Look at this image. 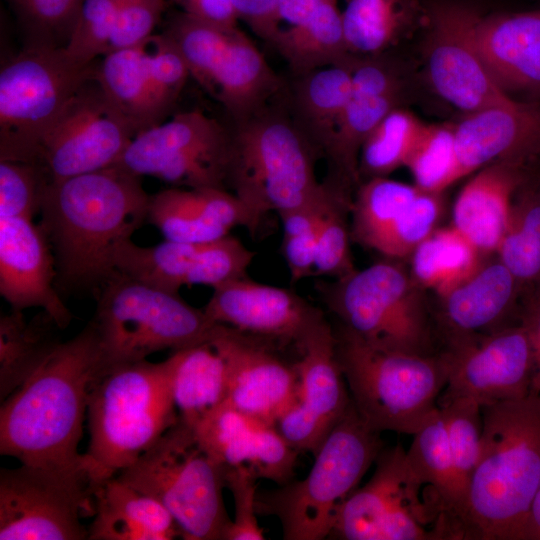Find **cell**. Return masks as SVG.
<instances>
[{
	"mask_svg": "<svg viewBox=\"0 0 540 540\" xmlns=\"http://www.w3.org/2000/svg\"><path fill=\"white\" fill-rule=\"evenodd\" d=\"M121 0H82L64 49L75 62L91 65L109 50Z\"/></svg>",
	"mask_w": 540,
	"mask_h": 540,
	"instance_id": "cell-48",
	"label": "cell"
},
{
	"mask_svg": "<svg viewBox=\"0 0 540 540\" xmlns=\"http://www.w3.org/2000/svg\"><path fill=\"white\" fill-rule=\"evenodd\" d=\"M428 12L419 0H348L342 20L349 53L365 57L391 51L426 27Z\"/></svg>",
	"mask_w": 540,
	"mask_h": 540,
	"instance_id": "cell-33",
	"label": "cell"
},
{
	"mask_svg": "<svg viewBox=\"0 0 540 540\" xmlns=\"http://www.w3.org/2000/svg\"><path fill=\"white\" fill-rule=\"evenodd\" d=\"M296 404L275 427L297 452L317 453L351 404L350 392L335 353L333 327L325 320L304 340Z\"/></svg>",
	"mask_w": 540,
	"mask_h": 540,
	"instance_id": "cell-20",
	"label": "cell"
},
{
	"mask_svg": "<svg viewBox=\"0 0 540 540\" xmlns=\"http://www.w3.org/2000/svg\"><path fill=\"white\" fill-rule=\"evenodd\" d=\"M521 285L499 260L482 266L441 298L444 337L497 330L513 309Z\"/></svg>",
	"mask_w": 540,
	"mask_h": 540,
	"instance_id": "cell-29",
	"label": "cell"
},
{
	"mask_svg": "<svg viewBox=\"0 0 540 540\" xmlns=\"http://www.w3.org/2000/svg\"><path fill=\"white\" fill-rule=\"evenodd\" d=\"M94 514L85 473L21 464L0 471L1 540H83L80 518Z\"/></svg>",
	"mask_w": 540,
	"mask_h": 540,
	"instance_id": "cell-15",
	"label": "cell"
},
{
	"mask_svg": "<svg viewBox=\"0 0 540 540\" xmlns=\"http://www.w3.org/2000/svg\"><path fill=\"white\" fill-rule=\"evenodd\" d=\"M134 136L94 73L46 134L37 164L49 181L108 168L118 162Z\"/></svg>",
	"mask_w": 540,
	"mask_h": 540,
	"instance_id": "cell-17",
	"label": "cell"
},
{
	"mask_svg": "<svg viewBox=\"0 0 540 540\" xmlns=\"http://www.w3.org/2000/svg\"><path fill=\"white\" fill-rule=\"evenodd\" d=\"M425 123L404 107L392 110L364 141L358 162L360 182L388 177L405 165Z\"/></svg>",
	"mask_w": 540,
	"mask_h": 540,
	"instance_id": "cell-42",
	"label": "cell"
},
{
	"mask_svg": "<svg viewBox=\"0 0 540 540\" xmlns=\"http://www.w3.org/2000/svg\"><path fill=\"white\" fill-rule=\"evenodd\" d=\"M419 191L415 185L388 177H375L360 182L351 204V240L379 253L402 213Z\"/></svg>",
	"mask_w": 540,
	"mask_h": 540,
	"instance_id": "cell-39",
	"label": "cell"
},
{
	"mask_svg": "<svg viewBox=\"0 0 540 540\" xmlns=\"http://www.w3.org/2000/svg\"><path fill=\"white\" fill-rule=\"evenodd\" d=\"M521 323L530 338L535 359V371L530 392L540 396V292L527 301Z\"/></svg>",
	"mask_w": 540,
	"mask_h": 540,
	"instance_id": "cell-56",
	"label": "cell"
},
{
	"mask_svg": "<svg viewBox=\"0 0 540 540\" xmlns=\"http://www.w3.org/2000/svg\"><path fill=\"white\" fill-rule=\"evenodd\" d=\"M182 10L195 18L208 19L217 14L226 0H173Z\"/></svg>",
	"mask_w": 540,
	"mask_h": 540,
	"instance_id": "cell-58",
	"label": "cell"
},
{
	"mask_svg": "<svg viewBox=\"0 0 540 540\" xmlns=\"http://www.w3.org/2000/svg\"><path fill=\"white\" fill-rule=\"evenodd\" d=\"M203 310L213 323L278 346L292 344L297 350L327 320L323 311L295 291L259 283L248 276L214 288Z\"/></svg>",
	"mask_w": 540,
	"mask_h": 540,
	"instance_id": "cell-22",
	"label": "cell"
},
{
	"mask_svg": "<svg viewBox=\"0 0 540 540\" xmlns=\"http://www.w3.org/2000/svg\"><path fill=\"white\" fill-rule=\"evenodd\" d=\"M321 192L304 205L280 215L282 251L293 282L313 276L314 261L324 212L338 184L323 180Z\"/></svg>",
	"mask_w": 540,
	"mask_h": 540,
	"instance_id": "cell-45",
	"label": "cell"
},
{
	"mask_svg": "<svg viewBox=\"0 0 540 540\" xmlns=\"http://www.w3.org/2000/svg\"><path fill=\"white\" fill-rule=\"evenodd\" d=\"M90 540H171L181 536L169 511L116 476L96 488Z\"/></svg>",
	"mask_w": 540,
	"mask_h": 540,
	"instance_id": "cell-31",
	"label": "cell"
},
{
	"mask_svg": "<svg viewBox=\"0 0 540 540\" xmlns=\"http://www.w3.org/2000/svg\"><path fill=\"white\" fill-rule=\"evenodd\" d=\"M226 467L180 418L116 477L162 504L185 540H222L232 521L223 501Z\"/></svg>",
	"mask_w": 540,
	"mask_h": 540,
	"instance_id": "cell-8",
	"label": "cell"
},
{
	"mask_svg": "<svg viewBox=\"0 0 540 540\" xmlns=\"http://www.w3.org/2000/svg\"><path fill=\"white\" fill-rule=\"evenodd\" d=\"M97 61L79 64L64 47L24 46L1 65L0 160L37 163L43 139Z\"/></svg>",
	"mask_w": 540,
	"mask_h": 540,
	"instance_id": "cell-12",
	"label": "cell"
},
{
	"mask_svg": "<svg viewBox=\"0 0 540 540\" xmlns=\"http://www.w3.org/2000/svg\"><path fill=\"white\" fill-rule=\"evenodd\" d=\"M175 355L99 371L88 392L89 446L84 466L92 491L133 464L179 419L172 394Z\"/></svg>",
	"mask_w": 540,
	"mask_h": 540,
	"instance_id": "cell-4",
	"label": "cell"
},
{
	"mask_svg": "<svg viewBox=\"0 0 540 540\" xmlns=\"http://www.w3.org/2000/svg\"><path fill=\"white\" fill-rule=\"evenodd\" d=\"M415 186L424 192L442 193L461 179L455 143V124H427L404 165Z\"/></svg>",
	"mask_w": 540,
	"mask_h": 540,
	"instance_id": "cell-44",
	"label": "cell"
},
{
	"mask_svg": "<svg viewBox=\"0 0 540 540\" xmlns=\"http://www.w3.org/2000/svg\"><path fill=\"white\" fill-rule=\"evenodd\" d=\"M406 92L403 67L390 51L355 58L351 95L325 156V178L354 193L360 183L358 162L364 141L386 115L403 107Z\"/></svg>",
	"mask_w": 540,
	"mask_h": 540,
	"instance_id": "cell-21",
	"label": "cell"
},
{
	"mask_svg": "<svg viewBox=\"0 0 540 540\" xmlns=\"http://www.w3.org/2000/svg\"><path fill=\"white\" fill-rule=\"evenodd\" d=\"M141 177L114 165L48 181L41 222L64 292H97L115 273L114 253L148 218Z\"/></svg>",
	"mask_w": 540,
	"mask_h": 540,
	"instance_id": "cell-1",
	"label": "cell"
},
{
	"mask_svg": "<svg viewBox=\"0 0 540 540\" xmlns=\"http://www.w3.org/2000/svg\"><path fill=\"white\" fill-rule=\"evenodd\" d=\"M330 0H279L277 17L282 27L286 22L287 27H295L306 23ZM286 28V27H284Z\"/></svg>",
	"mask_w": 540,
	"mask_h": 540,
	"instance_id": "cell-57",
	"label": "cell"
},
{
	"mask_svg": "<svg viewBox=\"0 0 540 540\" xmlns=\"http://www.w3.org/2000/svg\"><path fill=\"white\" fill-rule=\"evenodd\" d=\"M175 365L172 394L179 418L193 427L227 400V377L223 358L205 341L172 352Z\"/></svg>",
	"mask_w": 540,
	"mask_h": 540,
	"instance_id": "cell-34",
	"label": "cell"
},
{
	"mask_svg": "<svg viewBox=\"0 0 540 540\" xmlns=\"http://www.w3.org/2000/svg\"><path fill=\"white\" fill-rule=\"evenodd\" d=\"M461 178L501 160L528 165L540 156V104L510 98L455 123Z\"/></svg>",
	"mask_w": 540,
	"mask_h": 540,
	"instance_id": "cell-25",
	"label": "cell"
},
{
	"mask_svg": "<svg viewBox=\"0 0 540 540\" xmlns=\"http://www.w3.org/2000/svg\"><path fill=\"white\" fill-rule=\"evenodd\" d=\"M162 33L179 49L190 76L232 123L249 118L286 90L287 83L238 26L209 24L180 11Z\"/></svg>",
	"mask_w": 540,
	"mask_h": 540,
	"instance_id": "cell-11",
	"label": "cell"
},
{
	"mask_svg": "<svg viewBox=\"0 0 540 540\" xmlns=\"http://www.w3.org/2000/svg\"><path fill=\"white\" fill-rule=\"evenodd\" d=\"M257 478L244 467H226L225 485L234 499L235 517L222 540H263L256 512Z\"/></svg>",
	"mask_w": 540,
	"mask_h": 540,
	"instance_id": "cell-53",
	"label": "cell"
},
{
	"mask_svg": "<svg viewBox=\"0 0 540 540\" xmlns=\"http://www.w3.org/2000/svg\"><path fill=\"white\" fill-rule=\"evenodd\" d=\"M192 428L203 449L220 465L244 467L257 479L278 485L293 479L299 452L287 443L275 426L224 402Z\"/></svg>",
	"mask_w": 540,
	"mask_h": 540,
	"instance_id": "cell-24",
	"label": "cell"
},
{
	"mask_svg": "<svg viewBox=\"0 0 540 540\" xmlns=\"http://www.w3.org/2000/svg\"><path fill=\"white\" fill-rule=\"evenodd\" d=\"M444 338L446 346L439 354L447 369V385L438 406L459 398L485 406L530 393L535 359L522 323Z\"/></svg>",
	"mask_w": 540,
	"mask_h": 540,
	"instance_id": "cell-16",
	"label": "cell"
},
{
	"mask_svg": "<svg viewBox=\"0 0 540 540\" xmlns=\"http://www.w3.org/2000/svg\"><path fill=\"white\" fill-rule=\"evenodd\" d=\"M255 253L238 238L225 235L202 243L187 276V285L202 284L213 289L247 276Z\"/></svg>",
	"mask_w": 540,
	"mask_h": 540,
	"instance_id": "cell-49",
	"label": "cell"
},
{
	"mask_svg": "<svg viewBox=\"0 0 540 540\" xmlns=\"http://www.w3.org/2000/svg\"><path fill=\"white\" fill-rule=\"evenodd\" d=\"M287 62L292 76L350 62L342 12L330 0L306 23L282 28L271 43Z\"/></svg>",
	"mask_w": 540,
	"mask_h": 540,
	"instance_id": "cell-35",
	"label": "cell"
},
{
	"mask_svg": "<svg viewBox=\"0 0 540 540\" xmlns=\"http://www.w3.org/2000/svg\"><path fill=\"white\" fill-rule=\"evenodd\" d=\"M441 194L420 190L402 213L379 254L390 260L410 257L435 230L443 208Z\"/></svg>",
	"mask_w": 540,
	"mask_h": 540,
	"instance_id": "cell-51",
	"label": "cell"
},
{
	"mask_svg": "<svg viewBox=\"0 0 540 540\" xmlns=\"http://www.w3.org/2000/svg\"><path fill=\"white\" fill-rule=\"evenodd\" d=\"M439 407L446 423L455 476L456 509L450 526L452 540H454L455 526L479 460L483 426L482 411L477 402L464 398L451 400Z\"/></svg>",
	"mask_w": 540,
	"mask_h": 540,
	"instance_id": "cell-43",
	"label": "cell"
},
{
	"mask_svg": "<svg viewBox=\"0 0 540 540\" xmlns=\"http://www.w3.org/2000/svg\"><path fill=\"white\" fill-rule=\"evenodd\" d=\"M354 59L293 75V80L287 84L286 100L290 115L324 158L351 95Z\"/></svg>",
	"mask_w": 540,
	"mask_h": 540,
	"instance_id": "cell-30",
	"label": "cell"
},
{
	"mask_svg": "<svg viewBox=\"0 0 540 540\" xmlns=\"http://www.w3.org/2000/svg\"><path fill=\"white\" fill-rule=\"evenodd\" d=\"M527 165L501 160L481 169L463 186L453 206V226L483 254L496 252L505 234L515 192Z\"/></svg>",
	"mask_w": 540,
	"mask_h": 540,
	"instance_id": "cell-28",
	"label": "cell"
},
{
	"mask_svg": "<svg viewBox=\"0 0 540 540\" xmlns=\"http://www.w3.org/2000/svg\"><path fill=\"white\" fill-rule=\"evenodd\" d=\"M333 330L336 358L360 418L378 433L413 435L447 385L440 354L380 348L340 324Z\"/></svg>",
	"mask_w": 540,
	"mask_h": 540,
	"instance_id": "cell-6",
	"label": "cell"
},
{
	"mask_svg": "<svg viewBox=\"0 0 540 540\" xmlns=\"http://www.w3.org/2000/svg\"><path fill=\"white\" fill-rule=\"evenodd\" d=\"M146 42L108 52L97 61L95 71L105 95L135 136L164 122L170 115L149 75Z\"/></svg>",
	"mask_w": 540,
	"mask_h": 540,
	"instance_id": "cell-32",
	"label": "cell"
},
{
	"mask_svg": "<svg viewBox=\"0 0 540 540\" xmlns=\"http://www.w3.org/2000/svg\"><path fill=\"white\" fill-rule=\"evenodd\" d=\"M231 129L228 188L259 223L269 212L280 216L321 192L324 183L315 173L321 155L293 121L286 90Z\"/></svg>",
	"mask_w": 540,
	"mask_h": 540,
	"instance_id": "cell-5",
	"label": "cell"
},
{
	"mask_svg": "<svg viewBox=\"0 0 540 540\" xmlns=\"http://www.w3.org/2000/svg\"><path fill=\"white\" fill-rule=\"evenodd\" d=\"M353 194L338 187L322 219L317 242L313 276L340 278L352 273L350 222Z\"/></svg>",
	"mask_w": 540,
	"mask_h": 540,
	"instance_id": "cell-47",
	"label": "cell"
},
{
	"mask_svg": "<svg viewBox=\"0 0 540 540\" xmlns=\"http://www.w3.org/2000/svg\"><path fill=\"white\" fill-rule=\"evenodd\" d=\"M231 153V126L193 109L138 133L115 165L174 187L227 190Z\"/></svg>",
	"mask_w": 540,
	"mask_h": 540,
	"instance_id": "cell-14",
	"label": "cell"
},
{
	"mask_svg": "<svg viewBox=\"0 0 540 540\" xmlns=\"http://www.w3.org/2000/svg\"><path fill=\"white\" fill-rule=\"evenodd\" d=\"M479 460L455 540H521L540 480V396L481 406Z\"/></svg>",
	"mask_w": 540,
	"mask_h": 540,
	"instance_id": "cell-3",
	"label": "cell"
},
{
	"mask_svg": "<svg viewBox=\"0 0 540 540\" xmlns=\"http://www.w3.org/2000/svg\"><path fill=\"white\" fill-rule=\"evenodd\" d=\"M165 239L202 244L229 234L236 226L253 235L260 223L226 189L173 187L151 195L148 218Z\"/></svg>",
	"mask_w": 540,
	"mask_h": 540,
	"instance_id": "cell-27",
	"label": "cell"
},
{
	"mask_svg": "<svg viewBox=\"0 0 540 540\" xmlns=\"http://www.w3.org/2000/svg\"><path fill=\"white\" fill-rule=\"evenodd\" d=\"M413 436L406 450L407 459L420 481L436 493L452 539L450 526L456 509L455 476L446 423L439 406Z\"/></svg>",
	"mask_w": 540,
	"mask_h": 540,
	"instance_id": "cell-41",
	"label": "cell"
},
{
	"mask_svg": "<svg viewBox=\"0 0 540 540\" xmlns=\"http://www.w3.org/2000/svg\"><path fill=\"white\" fill-rule=\"evenodd\" d=\"M96 294L91 321L101 351L100 371L205 342L216 324L179 293L150 287L117 271Z\"/></svg>",
	"mask_w": 540,
	"mask_h": 540,
	"instance_id": "cell-9",
	"label": "cell"
},
{
	"mask_svg": "<svg viewBox=\"0 0 540 540\" xmlns=\"http://www.w3.org/2000/svg\"><path fill=\"white\" fill-rule=\"evenodd\" d=\"M48 181L37 163L0 160V218L40 214Z\"/></svg>",
	"mask_w": 540,
	"mask_h": 540,
	"instance_id": "cell-50",
	"label": "cell"
},
{
	"mask_svg": "<svg viewBox=\"0 0 540 540\" xmlns=\"http://www.w3.org/2000/svg\"><path fill=\"white\" fill-rule=\"evenodd\" d=\"M496 253L521 286L540 282V172L527 170L517 188Z\"/></svg>",
	"mask_w": 540,
	"mask_h": 540,
	"instance_id": "cell-38",
	"label": "cell"
},
{
	"mask_svg": "<svg viewBox=\"0 0 540 540\" xmlns=\"http://www.w3.org/2000/svg\"><path fill=\"white\" fill-rule=\"evenodd\" d=\"M316 286L339 324L369 344L414 354H435L431 313L423 288L394 260L356 269Z\"/></svg>",
	"mask_w": 540,
	"mask_h": 540,
	"instance_id": "cell-10",
	"label": "cell"
},
{
	"mask_svg": "<svg viewBox=\"0 0 540 540\" xmlns=\"http://www.w3.org/2000/svg\"><path fill=\"white\" fill-rule=\"evenodd\" d=\"M207 341L224 360L226 402L233 408L275 426L296 404L298 371L280 356L276 343L217 323Z\"/></svg>",
	"mask_w": 540,
	"mask_h": 540,
	"instance_id": "cell-18",
	"label": "cell"
},
{
	"mask_svg": "<svg viewBox=\"0 0 540 540\" xmlns=\"http://www.w3.org/2000/svg\"><path fill=\"white\" fill-rule=\"evenodd\" d=\"M239 20L269 45L281 27L277 17L279 0H233Z\"/></svg>",
	"mask_w": 540,
	"mask_h": 540,
	"instance_id": "cell-55",
	"label": "cell"
},
{
	"mask_svg": "<svg viewBox=\"0 0 540 540\" xmlns=\"http://www.w3.org/2000/svg\"><path fill=\"white\" fill-rule=\"evenodd\" d=\"M472 30L495 84L510 97L540 99V9L489 16L475 12Z\"/></svg>",
	"mask_w": 540,
	"mask_h": 540,
	"instance_id": "cell-26",
	"label": "cell"
},
{
	"mask_svg": "<svg viewBox=\"0 0 540 540\" xmlns=\"http://www.w3.org/2000/svg\"><path fill=\"white\" fill-rule=\"evenodd\" d=\"M24 35V46L62 48L82 0H7Z\"/></svg>",
	"mask_w": 540,
	"mask_h": 540,
	"instance_id": "cell-46",
	"label": "cell"
},
{
	"mask_svg": "<svg viewBox=\"0 0 540 540\" xmlns=\"http://www.w3.org/2000/svg\"><path fill=\"white\" fill-rule=\"evenodd\" d=\"M382 449L380 433L364 423L351 400L315 454L308 475L258 491L257 514L277 517L285 540L328 538L339 507L357 489Z\"/></svg>",
	"mask_w": 540,
	"mask_h": 540,
	"instance_id": "cell-7",
	"label": "cell"
},
{
	"mask_svg": "<svg viewBox=\"0 0 540 540\" xmlns=\"http://www.w3.org/2000/svg\"><path fill=\"white\" fill-rule=\"evenodd\" d=\"M482 252L453 225L435 229L411 254V276L440 298L481 266Z\"/></svg>",
	"mask_w": 540,
	"mask_h": 540,
	"instance_id": "cell-37",
	"label": "cell"
},
{
	"mask_svg": "<svg viewBox=\"0 0 540 540\" xmlns=\"http://www.w3.org/2000/svg\"><path fill=\"white\" fill-rule=\"evenodd\" d=\"M375 463L370 480L339 507L328 539L449 540L440 502L423 493L402 445L383 447Z\"/></svg>",
	"mask_w": 540,
	"mask_h": 540,
	"instance_id": "cell-13",
	"label": "cell"
},
{
	"mask_svg": "<svg viewBox=\"0 0 540 540\" xmlns=\"http://www.w3.org/2000/svg\"><path fill=\"white\" fill-rule=\"evenodd\" d=\"M60 329L46 312L27 320L20 310L0 318V399L4 401L60 342Z\"/></svg>",
	"mask_w": 540,
	"mask_h": 540,
	"instance_id": "cell-36",
	"label": "cell"
},
{
	"mask_svg": "<svg viewBox=\"0 0 540 540\" xmlns=\"http://www.w3.org/2000/svg\"><path fill=\"white\" fill-rule=\"evenodd\" d=\"M56 279L55 256L40 224L28 218H0V294L11 309L40 308L65 329L72 314Z\"/></svg>",
	"mask_w": 540,
	"mask_h": 540,
	"instance_id": "cell-23",
	"label": "cell"
},
{
	"mask_svg": "<svg viewBox=\"0 0 540 540\" xmlns=\"http://www.w3.org/2000/svg\"><path fill=\"white\" fill-rule=\"evenodd\" d=\"M200 245L165 239L154 246L143 247L130 238L116 248L114 268L150 287L179 293L187 285V276Z\"/></svg>",
	"mask_w": 540,
	"mask_h": 540,
	"instance_id": "cell-40",
	"label": "cell"
},
{
	"mask_svg": "<svg viewBox=\"0 0 540 540\" xmlns=\"http://www.w3.org/2000/svg\"><path fill=\"white\" fill-rule=\"evenodd\" d=\"M101 369L90 321L59 342L0 409V453L21 464L86 473L78 452L90 385ZM88 476V475H87Z\"/></svg>",
	"mask_w": 540,
	"mask_h": 540,
	"instance_id": "cell-2",
	"label": "cell"
},
{
	"mask_svg": "<svg viewBox=\"0 0 540 540\" xmlns=\"http://www.w3.org/2000/svg\"><path fill=\"white\" fill-rule=\"evenodd\" d=\"M166 3L167 0H121L108 52L145 43L161 20Z\"/></svg>",
	"mask_w": 540,
	"mask_h": 540,
	"instance_id": "cell-54",
	"label": "cell"
},
{
	"mask_svg": "<svg viewBox=\"0 0 540 540\" xmlns=\"http://www.w3.org/2000/svg\"><path fill=\"white\" fill-rule=\"evenodd\" d=\"M521 540H540V480L528 511Z\"/></svg>",
	"mask_w": 540,
	"mask_h": 540,
	"instance_id": "cell-59",
	"label": "cell"
},
{
	"mask_svg": "<svg viewBox=\"0 0 540 540\" xmlns=\"http://www.w3.org/2000/svg\"><path fill=\"white\" fill-rule=\"evenodd\" d=\"M474 11L441 4L428 12L425 65L429 83L465 114L512 98L488 73L473 38Z\"/></svg>",
	"mask_w": 540,
	"mask_h": 540,
	"instance_id": "cell-19",
	"label": "cell"
},
{
	"mask_svg": "<svg viewBox=\"0 0 540 540\" xmlns=\"http://www.w3.org/2000/svg\"><path fill=\"white\" fill-rule=\"evenodd\" d=\"M149 75L154 89L171 114L190 76L189 68L174 42L164 33L146 42Z\"/></svg>",
	"mask_w": 540,
	"mask_h": 540,
	"instance_id": "cell-52",
	"label": "cell"
}]
</instances>
